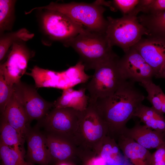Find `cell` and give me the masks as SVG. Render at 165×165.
Instances as JSON below:
<instances>
[{
  "instance_id": "6da1fadb",
  "label": "cell",
  "mask_w": 165,
  "mask_h": 165,
  "mask_svg": "<svg viewBox=\"0 0 165 165\" xmlns=\"http://www.w3.org/2000/svg\"><path fill=\"white\" fill-rule=\"evenodd\" d=\"M145 98L134 82L127 80L111 95L89 103L94 106L106 125L108 135L116 140L134 117L137 108Z\"/></svg>"
},
{
  "instance_id": "7a4b0ae2",
  "label": "cell",
  "mask_w": 165,
  "mask_h": 165,
  "mask_svg": "<svg viewBox=\"0 0 165 165\" xmlns=\"http://www.w3.org/2000/svg\"><path fill=\"white\" fill-rule=\"evenodd\" d=\"M78 54L79 62L86 70L94 69L99 64L116 54L105 33L88 30L63 42Z\"/></svg>"
},
{
  "instance_id": "3957f363",
  "label": "cell",
  "mask_w": 165,
  "mask_h": 165,
  "mask_svg": "<svg viewBox=\"0 0 165 165\" xmlns=\"http://www.w3.org/2000/svg\"><path fill=\"white\" fill-rule=\"evenodd\" d=\"M103 2L92 3L71 2L59 3L51 2L49 5L37 7L31 10L45 9L61 13L91 31L105 33L107 20L103 17L105 9L102 6Z\"/></svg>"
},
{
  "instance_id": "277c9868",
  "label": "cell",
  "mask_w": 165,
  "mask_h": 165,
  "mask_svg": "<svg viewBox=\"0 0 165 165\" xmlns=\"http://www.w3.org/2000/svg\"><path fill=\"white\" fill-rule=\"evenodd\" d=\"M119 59L116 54L96 67L91 79L85 86L89 93V103L111 95L128 80L120 68Z\"/></svg>"
},
{
  "instance_id": "5b68a950",
  "label": "cell",
  "mask_w": 165,
  "mask_h": 165,
  "mask_svg": "<svg viewBox=\"0 0 165 165\" xmlns=\"http://www.w3.org/2000/svg\"><path fill=\"white\" fill-rule=\"evenodd\" d=\"M107 20L105 34L109 44L112 47H120L125 53L137 44L143 35H149V31L135 15L129 14L119 18L108 16Z\"/></svg>"
},
{
  "instance_id": "8992f818",
  "label": "cell",
  "mask_w": 165,
  "mask_h": 165,
  "mask_svg": "<svg viewBox=\"0 0 165 165\" xmlns=\"http://www.w3.org/2000/svg\"><path fill=\"white\" fill-rule=\"evenodd\" d=\"M107 127L96 110L89 103L82 111L74 141L80 149L96 150L104 138L108 135Z\"/></svg>"
},
{
  "instance_id": "52a82bcc",
  "label": "cell",
  "mask_w": 165,
  "mask_h": 165,
  "mask_svg": "<svg viewBox=\"0 0 165 165\" xmlns=\"http://www.w3.org/2000/svg\"><path fill=\"white\" fill-rule=\"evenodd\" d=\"M82 112L72 108H54L43 119L38 121L37 125L42 126L46 133L75 142Z\"/></svg>"
},
{
  "instance_id": "ba28073f",
  "label": "cell",
  "mask_w": 165,
  "mask_h": 165,
  "mask_svg": "<svg viewBox=\"0 0 165 165\" xmlns=\"http://www.w3.org/2000/svg\"><path fill=\"white\" fill-rule=\"evenodd\" d=\"M14 94L24 108L31 122L43 119L53 107V103L42 98L33 87L22 82L13 85Z\"/></svg>"
},
{
  "instance_id": "9c48e42d",
  "label": "cell",
  "mask_w": 165,
  "mask_h": 165,
  "mask_svg": "<svg viewBox=\"0 0 165 165\" xmlns=\"http://www.w3.org/2000/svg\"><path fill=\"white\" fill-rule=\"evenodd\" d=\"M48 11L42 16V26L46 34L53 39L64 42L87 30L61 13Z\"/></svg>"
},
{
  "instance_id": "30bf717a",
  "label": "cell",
  "mask_w": 165,
  "mask_h": 165,
  "mask_svg": "<svg viewBox=\"0 0 165 165\" xmlns=\"http://www.w3.org/2000/svg\"><path fill=\"white\" fill-rule=\"evenodd\" d=\"M23 42L17 41L13 43L6 61L0 64V73L10 86H13L20 81L26 72L28 62L33 55Z\"/></svg>"
},
{
  "instance_id": "8fae6325",
  "label": "cell",
  "mask_w": 165,
  "mask_h": 165,
  "mask_svg": "<svg viewBox=\"0 0 165 165\" xmlns=\"http://www.w3.org/2000/svg\"><path fill=\"white\" fill-rule=\"evenodd\" d=\"M119 64L127 80L134 82L152 81L155 76L152 68L133 47L120 58Z\"/></svg>"
},
{
  "instance_id": "7c38bea8",
  "label": "cell",
  "mask_w": 165,
  "mask_h": 165,
  "mask_svg": "<svg viewBox=\"0 0 165 165\" xmlns=\"http://www.w3.org/2000/svg\"><path fill=\"white\" fill-rule=\"evenodd\" d=\"M133 47L152 68L155 76L165 65V40L149 36L142 38Z\"/></svg>"
},
{
  "instance_id": "4fadbf2b",
  "label": "cell",
  "mask_w": 165,
  "mask_h": 165,
  "mask_svg": "<svg viewBox=\"0 0 165 165\" xmlns=\"http://www.w3.org/2000/svg\"><path fill=\"white\" fill-rule=\"evenodd\" d=\"M45 134L51 161L72 164V160L79 158V148L73 141L50 134Z\"/></svg>"
},
{
  "instance_id": "5bb4252c",
  "label": "cell",
  "mask_w": 165,
  "mask_h": 165,
  "mask_svg": "<svg viewBox=\"0 0 165 165\" xmlns=\"http://www.w3.org/2000/svg\"><path fill=\"white\" fill-rule=\"evenodd\" d=\"M38 126L30 128L26 136L27 151L26 156L28 162L39 165H48L51 161L47 148L45 134Z\"/></svg>"
},
{
  "instance_id": "9a60e30c",
  "label": "cell",
  "mask_w": 165,
  "mask_h": 165,
  "mask_svg": "<svg viewBox=\"0 0 165 165\" xmlns=\"http://www.w3.org/2000/svg\"><path fill=\"white\" fill-rule=\"evenodd\" d=\"M121 134L148 150L156 149L165 145V133L153 130L139 121H136L131 128L127 127Z\"/></svg>"
},
{
  "instance_id": "2e32d148",
  "label": "cell",
  "mask_w": 165,
  "mask_h": 165,
  "mask_svg": "<svg viewBox=\"0 0 165 165\" xmlns=\"http://www.w3.org/2000/svg\"><path fill=\"white\" fill-rule=\"evenodd\" d=\"M1 117L15 128L25 141L30 122L22 105L13 93Z\"/></svg>"
},
{
  "instance_id": "e0dca14e",
  "label": "cell",
  "mask_w": 165,
  "mask_h": 165,
  "mask_svg": "<svg viewBox=\"0 0 165 165\" xmlns=\"http://www.w3.org/2000/svg\"><path fill=\"white\" fill-rule=\"evenodd\" d=\"M116 139L124 156L132 165H152V154L148 149L122 134L119 135Z\"/></svg>"
},
{
  "instance_id": "ac0fdd59",
  "label": "cell",
  "mask_w": 165,
  "mask_h": 165,
  "mask_svg": "<svg viewBox=\"0 0 165 165\" xmlns=\"http://www.w3.org/2000/svg\"><path fill=\"white\" fill-rule=\"evenodd\" d=\"M86 86L78 90L69 88L63 90L61 95L53 103V108H72L83 111L87 108L89 97L86 94Z\"/></svg>"
},
{
  "instance_id": "d6986e66",
  "label": "cell",
  "mask_w": 165,
  "mask_h": 165,
  "mask_svg": "<svg viewBox=\"0 0 165 165\" xmlns=\"http://www.w3.org/2000/svg\"><path fill=\"white\" fill-rule=\"evenodd\" d=\"M134 117L139 118L144 125L153 130L165 133V118L163 114L152 107L141 104L137 108Z\"/></svg>"
},
{
  "instance_id": "ffe728a7",
  "label": "cell",
  "mask_w": 165,
  "mask_h": 165,
  "mask_svg": "<svg viewBox=\"0 0 165 165\" xmlns=\"http://www.w3.org/2000/svg\"><path fill=\"white\" fill-rule=\"evenodd\" d=\"M140 23L149 31L148 36L159 38L165 40V10L138 16Z\"/></svg>"
},
{
  "instance_id": "44dd1931",
  "label": "cell",
  "mask_w": 165,
  "mask_h": 165,
  "mask_svg": "<svg viewBox=\"0 0 165 165\" xmlns=\"http://www.w3.org/2000/svg\"><path fill=\"white\" fill-rule=\"evenodd\" d=\"M120 149L116 141L108 135L106 136L96 150L97 156L102 158L110 164L119 163L122 161Z\"/></svg>"
},
{
  "instance_id": "7402d4cb",
  "label": "cell",
  "mask_w": 165,
  "mask_h": 165,
  "mask_svg": "<svg viewBox=\"0 0 165 165\" xmlns=\"http://www.w3.org/2000/svg\"><path fill=\"white\" fill-rule=\"evenodd\" d=\"M0 143L25 154L23 139L17 131L4 119L1 117Z\"/></svg>"
},
{
  "instance_id": "603a6c76",
  "label": "cell",
  "mask_w": 165,
  "mask_h": 165,
  "mask_svg": "<svg viewBox=\"0 0 165 165\" xmlns=\"http://www.w3.org/2000/svg\"><path fill=\"white\" fill-rule=\"evenodd\" d=\"M34 36V34L25 28L2 36L0 39V61L3 60L10 47L14 42L19 41H27Z\"/></svg>"
},
{
  "instance_id": "cb8c5ba5",
  "label": "cell",
  "mask_w": 165,
  "mask_h": 165,
  "mask_svg": "<svg viewBox=\"0 0 165 165\" xmlns=\"http://www.w3.org/2000/svg\"><path fill=\"white\" fill-rule=\"evenodd\" d=\"M34 79L38 87H56L57 72L40 68L35 66L30 73H28Z\"/></svg>"
},
{
  "instance_id": "d4e9b609",
  "label": "cell",
  "mask_w": 165,
  "mask_h": 165,
  "mask_svg": "<svg viewBox=\"0 0 165 165\" xmlns=\"http://www.w3.org/2000/svg\"><path fill=\"white\" fill-rule=\"evenodd\" d=\"M139 84L147 92L146 98L152 105V107L158 112L163 114L161 108L165 99V94L160 86L155 84L152 80L140 83Z\"/></svg>"
},
{
  "instance_id": "484cf974",
  "label": "cell",
  "mask_w": 165,
  "mask_h": 165,
  "mask_svg": "<svg viewBox=\"0 0 165 165\" xmlns=\"http://www.w3.org/2000/svg\"><path fill=\"white\" fill-rule=\"evenodd\" d=\"M0 165H34L24 160L25 155L0 143Z\"/></svg>"
},
{
  "instance_id": "4316f807",
  "label": "cell",
  "mask_w": 165,
  "mask_h": 165,
  "mask_svg": "<svg viewBox=\"0 0 165 165\" xmlns=\"http://www.w3.org/2000/svg\"><path fill=\"white\" fill-rule=\"evenodd\" d=\"M16 0H0V31L9 29L13 21Z\"/></svg>"
},
{
  "instance_id": "83f0119b",
  "label": "cell",
  "mask_w": 165,
  "mask_h": 165,
  "mask_svg": "<svg viewBox=\"0 0 165 165\" xmlns=\"http://www.w3.org/2000/svg\"><path fill=\"white\" fill-rule=\"evenodd\" d=\"M13 85H9L3 76L0 73V111L2 114L14 91Z\"/></svg>"
},
{
  "instance_id": "f1b7e54d",
  "label": "cell",
  "mask_w": 165,
  "mask_h": 165,
  "mask_svg": "<svg viewBox=\"0 0 165 165\" xmlns=\"http://www.w3.org/2000/svg\"><path fill=\"white\" fill-rule=\"evenodd\" d=\"M139 2V0H114L112 2L114 6L125 15L133 11Z\"/></svg>"
},
{
  "instance_id": "f546056e",
  "label": "cell",
  "mask_w": 165,
  "mask_h": 165,
  "mask_svg": "<svg viewBox=\"0 0 165 165\" xmlns=\"http://www.w3.org/2000/svg\"><path fill=\"white\" fill-rule=\"evenodd\" d=\"M152 165H165V145L157 148L152 154Z\"/></svg>"
},
{
  "instance_id": "4dcf8cb0",
  "label": "cell",
  "mask_w": 165,
  "mask_h": 165,
  "mask_svg": "<svg viewBox=\"0 0 165 165\" xmlns=\"http://www.w3.org/2000/svg\"><path fill=\"white\" fill-rule=\"evenodd\" d=\"M165 10V0H152L143 13L147 14Z\"/></svg>"
},
{
  "instance_id": "1f68e13d",
  "label": "cell",
  "mask_w": 165,
  "mask_h": 165,
  "mask_svg": "<svg viewBox=\"0 0 165 165\" xmlns=\"http://www.w3.org/2000/svg\"><path fill=\"white\" fill-rule=\"evenodd\" d=\"M96 156L94 152L83 151L80 153L79 158L82 161V165H93L91 160Z\"/></svg>"
},
{
  "instance_id": "d6a6232c",
  "label": "cell",
  "mask_w": 165,
  "mask_h": 165,
  "mask_svg": "<svg viewBox=\"0 0 165 165\" xmlns=\"http://www.w3.org/2000/svg\"><path fill=\"white\" fill-rule=\"evenodd\" d=\"M91 162L93 165H105L106 163L102 158L99 156L93 158Z\"/></svg>"
},
{
  "instance_id": "836d02e7",
  "label": "cell",
  "mask_w": 165,
  "mask_h": 165,
  "mask_svg": "<svg viewBox=\"0 0 165 165\" xmlns=\"http://www.w3.org/2000/svg\"><path fill=\"white\" fill-rule=\"evenodd\" d=\"M155 77L156 78H163L165 79V65Z\"/></svg>"
},
{
  "instance_id": "e575fe53",
  "label": "cell",
  "mask_w": 165,
  "mask_h": 165,
  "mask_svg": "<svg viewBox=\"0 0 165 165\" xmlns=\"http://www.w3.org/2000/svg\"><path fill=\"white\" fill-rule=\"evenodd\" d=\"M161 112L163 114L165 113V99L162 105L161 108Z\"/></svg>"
},
{
  "instance_id": "d590c367",
  "label": "cell",
  "mask_w": 165,
  "mask_h": 165,
  "mask_svg": "<svg viewBox=\"0 0 165 165\" xmlns=\"http://www.w3.org/2000/svg\"><path fill=\"white\" fill-rule=\"evenodd\" d=\"M57 165H73L72 164L67 163H58Z\"/></svg>"
}]
</instances>
